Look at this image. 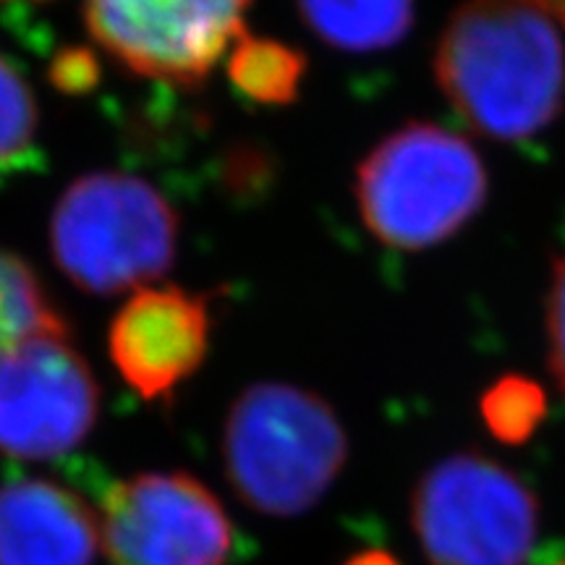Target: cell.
I'll list each match as a JSON object with an SVG mask.
<instances>
[{
	"label": "cell",
	"instance_id": "cell-12",
	"mask_svg": "<svg viewBox=\"0 0 565 565\" xmlns=\"http://www.w3.org/2000/svg\"><path fill=\"white\" fill-rule=\"evenodd\" d=\"M228 79L257 105H291L307 76V55L299 47L246 32L228 53Z\"/></svg>",
	"mask_w": 565,
	"mask_h": 565
},
{
	"label": "cell",
	"instance_id": "cell-8",
	"mask_svg": "<svg viewBox=\"0 0 565 565\" xmlns=\"http://www.w3.org/2000/svg\"><path fill=\"white\" fill-rule=\"evenodd\" d=\"M108 565H228L236 532L223 500L186 471H141L105 492Z\"/></svg>",
	"mask_w": 565,
	"mask_h": 565
},
{
	"label": "cell",
	"instance_id": "cell-20",
	"mask_svg": "<svg viewBox=\"0 0 565 565\" xmlns=\"http://www.w3.org/2000/svg\"><path fill=\"white\" fill-rule=\"evenodd\" d=\"M0 3H13V0H0ZM26 3H42V0H26Z\"/></svg>",
	"mask_w": 565,
	"mask_h": 565
},
{
	"label": "cell",
	"instance_id": "cell-2",
	"mask_svg": "<svg viewBox=\"0 0 565 565\" xmlns=\"http://www.w3.org/2000/svg\"><path fill=\"white\" fill-rule=\"evenodd\" d=\"M223 471L246 508L294 519L320 503L349 461V433L335 408L301 385L263 380L225 414Z\"/></svg>",
	"mask_w": 565,
	"mask_h": 565
},
{
	"label": "cell",
	"instance_id": "cell-13",
	"mask_svg": "<svg viewBox=\"0 0 565 565\" xmlns=\"http://www.w3.org/2000/svg\"><path fill=\"white\" fill-rule=\"evenodd\" d=\"M68 328L38 273L19 254L0 249V356L42 330Z\"/></svg>",
	"mask_w": 565,
	"mask_h": 565
},
{
	"label": "cell",
	"instance_id": "cell-21",
	"mask_svg": "<svg viewBox=\"0 0 565 565\" xmlns=\"http://www.w3.org/2000/svg\"><path fill=\"white\" fill-rule=\"evenodd\" d=\"M553 565H565V557H563V561H557V563H553Z\"/></svg>",
	"mask_w": 565,
	"mask_h": 565
},
{
	"label": "cell",
	"instance_id": "cell-17",
	"mask_svg": "<svg viewBox=\"0 0 565 565\" xmlns=\"http://www.w3.org/2000/svg\"><path fill=\"white\" fill-rule=\"evenodd\" d=\"M51 82L66 95H82L100 82V61L87 47H63L51 63Z\"/></svg>",
	"mask_w": 565,
	"mask_h": 565
},
{
	"label": "cell",
	"instance_id": "cell-15",
	"mask_svg": "<svg viewBox=\"0 0 565 565\" xmlns=\"http://www.w3.org/2000/svg\"><path fill=\"white\" fill-rule=\"evenodd\" d=\"M40 108L30 82L0 53V166L19 160L38 139Z\"/></svg>",
	"mask_w": 565,
	"mask_h": 565
},
{
	"label": "cell",
	"instance_id": "cell-4",
	"mask_svg": "<svg viewBox=\"0 0 565 565\" xmlns=\"http://www.w3.org/2000/svg\"><path fill=\"white\" fill-rule=\"evenodd\" d=\"M179 238L171 200L124 171H92L71 181L47 223L55 267L92 296L154 286L179 257Z\"/></svg>",
	"mask_w": 565,
	"mask_h": 565
},
{
	"label": "cell",
	"instance_id": "cell-10",
	"mask_svg": "<svg viewBox=\"0 0 565 565\" xmlns=\"http://www.w3.org/2000/svg\"><path fill=\"white\" fill-rule=\"evenodd\" d=\"M100 511L47 477L0 484V565H95Z\"/></svg>",
	"mask_w": 565,
	"mask_h": 565
},
{
	"label": "cell",
	"instance_id": "cell-6",
	"mask_svg": "<svg viewBox=\"0 0 565 565\" xmlns=\"http://www.w3.org/2000/svg\"><path fill=\"white\" fill-rule=\"evenodd\" d=\"M252 0H84L97 47L131 74L181 89L207 82L246 34Z\"/></svg>",
	"mask_w": 565,
	"mask_h": 565
},
{
	"label": "cell",
	"instance_id": "cell-7",
	"mask_svg": "<svg viewBox=\"0 0 565 565\" xmlns=\"http://www.w3.org/2000/svg\"><path fill=\"white\" fill-rule=\"evenodd\" d=\"M100 385L68 328L42 330L0 356V456L53 461L100 419Z\"/></svg>",
	"mask_w": 565,
	"mask_h": 565
},
{
	"label": "cell",
	"instance_id": "cell-14",
	"mask_svg": "<svg viewBox=\"0 0 565 565\" xmlns=\"http://www.w3.org/2000/svg\"><path fill=\"white\" fill-rule=\"evenodd\" d=\"M479 414L494 440L524 445L547 416L545 387L524 374H503L482 393Z\"/></svg>",
	"mask_w": 565,
	"mask_h": 565
},
{
	"label": "cell",
	"instance_id": "cell-19",
	"mask_svg": "<svg viewBox=\"0 0 565 565\" xmlns=\"http://www.w3.org/2000/svg\"><path fill=\"white\" fill-rule=\"evenodd\" d=\"M542 3H545L547 9L555 13L557 21H563L565 24V0H542Z\"/></svg>",
	"mask_w": 565,
	"mask_h": 565
},
{
	"label": "cell",
	"instance_id": "cell-3",
	"mask_svg": "<svg viewBox=\"0 0 565 565\" xmlns=\"http://www.w3.org/2000/svg\"><path fill=\"white\" fill-rule=\"evenodd\" d=\"M490 179L461 134L414 121L380 139L356 168L366 231L395 252H424L456 236L484 207Z\"/></svg>",
	"mask_w": 565,
	"mask_h": 565
},
{
	"label": "cell",
	"instance_id": "cell-16",
	"mask_svg": "<svg viewBox=\"0 0 565 565\" xmlns=\"http://www.w3.org/2000/svg\"><path fill=\"white\" fill-rule=\"evenodd\" d=\"M547 364L555 383L565 393V254L555 259L547 291Z\"/></svg>",
	"mask_w": 565,
	"mask_h": 565
},
{
	"label": "cell",
	"instance_id": "cell-18",
	"mask_svg": "<svg viewBox=\"0 0 565 565\" xmlns=\"http://www.w3.org/2000/svg\"><path fill=\"white\" fill-rule=\"evenodd\" d=\"M343 565H401L398 557L387 553V550H362V553H353Z\"/></svg>",
	"mask_w": 565,
	"mask_h": 565
},
{
	"label": "cell",
	"instance_id": "cell-9",
	"mask_svg": "<svg viewBox=\"0 0 565 565\" xmlns=\"http://www.w3.org/2000/svg\"><path fill=\"white\" fill-rule=\"evenodd\" d=\"M212 312L204 294L173 282L134 291L108 328V353L145 404H168L210 351Z\"/></svg>",
	"mask_w": 565,
	"mask_h": 565
},
{
	"label": "cell",
	"instance_id": "cell-11",
	"mask_svg": "<svg viewBox=\"0 0 565 565\" xmlns=\"http://www.w3.org/2000/svg\"><path fill=\"white\" fill-rule=\"evenodd\" d=\"M296 11L328 47L374 53L398 45L412 32L416 0H296Z\"/></svg>",
	"mask_w": 565,
	"mask_h": 565
},
{
	"label": "cell",
	"instance_id": "cell-5",
	"mask_svg": "<svg viewBox=\"0 0 565 565\" xmlns=\"http://www.w3.org/2000/svg\"><path fill=\"white\" fill-rule=\"evenodd\" d=\"M408 519L429 565H526L540 500L513 469L463 450L424 471Z\"/></svg>",
	"mask_w": 565,
	"mask_h": 565
},
{
	"label": "cell",
	"instance_id": "cell-1",
	"mask_svg": "<svg viewBox=\"0 0 565 565\" xmlns=\"http://www.w3.org/2000/svg\"><path fill=\"white\" fill-rule=\"evenodd\" d=\"M435 76L475 131L532 139L565 105V42L555 13L542 0H466L437 42Z\"/></svg>",
	"mask_w": 565,
	"mask_h": 565
}]
</instances>
